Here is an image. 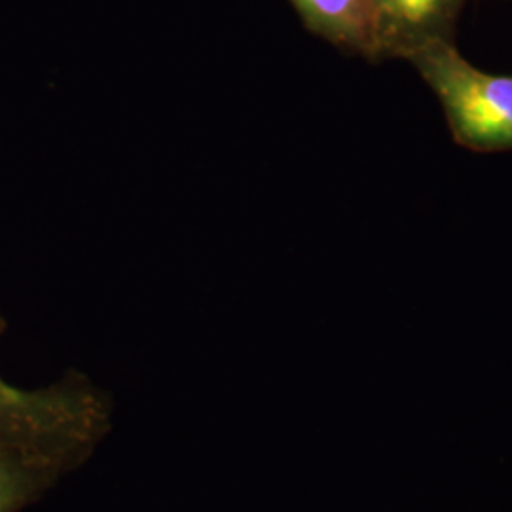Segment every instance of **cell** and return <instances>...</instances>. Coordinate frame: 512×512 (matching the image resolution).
Instances as JSON below:
<instances>
[{
  "label": "cell",
  "instance_id": "obj_1",
  "mask_svg": "<svg viewBox=\"0 0 512 512\" xmlns=\"http://www.w3.org/2000/svg\"><path fill=\"white\" fill-rule=\"evenodd\" d=\"M404 59L437 95L458 145L473 152L512 150V76L476 69L452 38L429 40Z\"/></svg>",
  "mask_w": 512,
  "mask_h": 512
},
{
  "label": "cell",
  "instance_id": "obj_2",
  "mask_svg": "<svg viewBox=\"0 0 512 512\" xmlns=\"http://www.w3.org/2000/svg\"><path fill=\"white\" fill-rule=\"evenodd\" d=\"M6 321L0 315V336ZM109 404L80 376L44 389H18L0 378V433L80 467L109 431Z\"/></svg>",
  "mask_w": 512,
  "mask_h": 512
},
{
  "label": "cell",
  "instance_id": "obj_3",
  "mask_svg": "<svg viewBox=\"0 0 512 512\" xmlns=\"http://www.w3.org/2000/svg\"><path fill=\"white\" fill-rule=\"evenodd\" d=\"M465 0H374L382 57H406L414 48L450 38Z\"/></svg>",
  "mask_w": 512,
  "mask_h": 512
},
{
  "label": "cell",
  "instance_id": "obj_4",
  "mask_svg": "<svg viewBox=\"0 0 512 512\" xmlns=\"http://www.w3.org/2000/svg\"><path fill=\"white\" fill-rule=\"evenodd\" d=\"M315 35L368 59H382L374 0H291Z\"/></svg>",
  "mask_w": 512,
  "mask_h": 512
},
{
  "label": "cell",
  "instance_id": "obj_5",
  "mask_svg": "<svg viewBox=\"0 0 512 512\" xmlns=\"http://www.w3.org/2000/svg\"><path fill=\"white\" fill-rule=\"evenodd\" d=\"M71 463L0 433V512H21L46 494Z\"/></svg>",
  "mask_w": 512,
  "mask_h": 512
}]
</instances>
